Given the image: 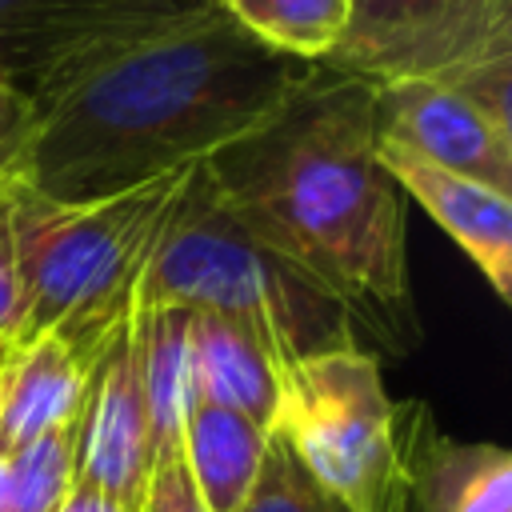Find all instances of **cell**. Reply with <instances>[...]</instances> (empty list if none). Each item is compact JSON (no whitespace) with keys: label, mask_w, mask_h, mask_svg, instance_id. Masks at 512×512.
Returning <instances> with one entry per match:
<instances>
[{"label":"cell","mask_w":512,"mask_h":512,"mask_svg":"<svg viewBox=\"0 0 512 512\" xmlns=\"http://www.w3.org/2000/svg\"><path fill=\"white\" fill-rule=\"evenodd\" d=\"M376 144L372 84L316 64L268 120L204 160L232 212L364 320L408 308L404 192Z\"/></svg>","instance_id":"7a4b0ae2"},{"label":"cell","mask_w":512,"mask_h":512,"mask_svg":"<svg viewBox=\"0 0 512 512\" xmlns=\"http://www.w3.org/2000/svg\"><path fill=\"white\" fill-rule=\"evenodd\" d=\"M4 376H8V352L0 344V408H4Z\"/></svg>","instance_id":"cb8c5ba5"},{"label":"cell","mask_w":512,"mask_h":512,"mask_svg":"<svg viewBox=\"0 0 512 512\" xmlns=\"http://www.w3.org/2000/svg\"><path fill=\"white\" fill-rule=\"evenodd\" d=\"M56 512H132V508L120 504L116 496H108V492L84 484V480H72V488L64 492V500H60Z\"/></svg>","instance_id":"7402d4cb"},{"label":"cell","mask_w":512,"mask_h":512,"mask_svg":"<svg viewBox=\"0 0 512 512\" xmlns=\"http://www.w3.org/2000/svg\"><path fill=\"white\" fill-rule=\"evenodd\" d=\"M396 456L424 512H512L508 448L444 436L420 400L396 408Z\"/></svg>","instance_id":"8fae6325"},{"label":"cell","mask_w":512,"mask_h":512,"mask_svg":"<svg viewBox=\"0 0 512 512\" xmlns=\"http://www.w3.org/2000/svg\"><path fill=\"white\" fill-rule=\"evenodd\" d=\"M28 132H32V100L0 76V184L20 172Z\"/></svg>","instance_id":"44dd1931"},{"label":"cell","mask_w":512,"mask_h":512,"mask_svg":"<svg viewBox=\"0 0 512 512\" xmlns=\"http://www.w3.org/2000/svg\"><path fill=\"white\" fill-rule=\"evenodd\" d=\"M20 268H16V240H12V204L8 180L0 184V344H12L20 332Z\"/></svg>","instance_id":"ffe728a7"},{"label":"cell","mask_w":512,"mask_h":512,"mask_svg":"<svg viewBox=\"0 0 512 512\" xmlns=\"http://www.w3.org/2000/svg\"><path fill=\"white\" fill-rule=\"evenodd\" d=\"M192 168L164 172L140 188L60 204L8 180L12 240L20 268V332L12 344L52 332L88 368L132 320L152 244Z\"/></svg>","instance_id":"277c9868"},{"label":"cell","mask_w":512,"mask_h":512,"mask_svg":"<svg viewBox=\"0 0 512 512\" xmlns=\"http://www.w3.org/2000/svg\"><path fill=\"white\" fill-rule=\"evenodd\" d=\"M136 304H176L232 320L272 364L360 344L364 316L260 240L224 200L208 164H192L144 264Z\"/></svg>","instance_id":"3957f363"},{"label":"cell","mask_w":512,"mask_h":512,"mask_svg":"<svg viewBox=\"0 0 512 512\" xmlns=\"http://www.w3.org/2000/svg\"><path fill=\"white\" fill-rule=\"evenodd\" d=\"M188 344H192V376L196 396L248 416L252 424L272 432L276 420V364L272 356L232 320L188 308Z\"/></svg>","instance_id":"4fadbf2b"},{"label":"cell","mask_w":512,"mask_h":512,"mask_svg":"<svg viewBox=\"0 0 512 512\" xmlns=\"http://www.w3.org/2000/svg\"><path fill=\"white\" fill-rule=\"evenodd\" d=\"M140 336V372L152 420V444L180 448V428L188 412L200 404L192 376V344H188V308L176 304H136L132 308Z\"/></svg>","instance_id":"9a60e30c"},{"label":"cell","mask_w":512,"mask_h":512,"mask_svg":"<svg viewBox=\"0 0 512 512\" xmlns=\"http://www.w3.org/2000/svg\"><path fill=\"white\" fill-rule=\"evenodd\" d=\"M272 432L348 512H384L396 476V404L372 352L352 344L280 364Z\"/></svg>","instance_id":"8992f818"},{"label":"cell","mask_w":512,"mask_h":512,"mask_svg":"<svg viewBox=\"0 0 512 512\" xmlns=\"http://www.w3.org/2000/svg\"><path fill=\"white\" fill-rule=\"evenodd\" d=\"M324 64L368 84L436 80L512 128V0H348Z\"/></svg>","instance_id":"5b68a950"},{"label":"cell","mask_w":512,"mask_h":512,"mask_svg":"<svg viewBox=\"0 0 512 512\" xmlns=\"http://www.w3.org/2000/svg\"><path fill=\"white\" fill-rule=\"evenodd\" d=\"M140 512H208L192 488V476L180 460V448H160L152 456V472L144 484Z\"/></svg>","instance_id":"d6986e66"},{"label":"cell","mask_w":512,"mask_h":512,"mask_svg":"<svg viewBox=\"0 0 512 512\" xmlns=\"http://www.w3.org/2000/svg\"><path fill=\"white\" fill-rule=\"evenodd\" d=\"M268 436L272 432L252 424L248 416H236L208 400L188 412L180 428V460L208 512H236L244 504L260 476Z\"/></svg>","instance_id":"5bb4252c"},{"label":"cell","mask_w":512,"mask_h":512,"mask_svg":"<svg viewBox=\"0 0 512 512\" xmlns=\"http://www.w3.org/2000/svg\"><path fill=\"white\" fill-rule=\"evenodd\" d=\"M152 420L140 372V336L128 320L88 368V392L76 420V480L140 512L152 472Z\"/></svg>","instance_id":"ba28073f"},{"label":"cell","mask_w":512,"mask_h":512,"mask_svg":"<svg viewBox=\"0 0 512 512\" xmlns=\"http://www.w3.org/2000/svg\"><path fill=\"white\" fill-rule=\"evenodd\" d=\"M312 68L264 48L208 0L40 92L16 176L60 204L140 188L268 120Z\"/></svg>","instance_id":"6da1fadb"},{"label":"cell","mask_w":512,"mask_h":512,"mask_svg":"<svg viewBox=\"0 0 512 512\" xmlns=\"http://www.w3.org/2000/svg\"><path fill=\"white\" fill-rule=\"evenodd\" d=\"M236 512H348V508L340 500H332L296 464V456L284 448V440L272 432L264 464H260V476H256L252 492L244 496V504Z\"/></svg>","instance_id":"ac0fdd59"},{"label":"cell","mask_w":512,"mask_h":512,"mask_svg":"<svg viewBox=\"0 0 512 512\" xmlns=\"http://www.w3.org/2000/svg\"><path fill=\"white\" fill-rule=\"evenodd\" d=\"M372 92L384 140L512 196V128H500L472 100L436 80H392L372 84Z\"/></svg>","instance_id":"9c48e42d"},{"label":"cell","mask_w":512,"mask_h":512,"mask_svg":"<svg viewBox=\"0 0 512 512\" xmlns=\"http://www.w3.org/2000/svg\"><path fill=\"white\" fill-rule=\"evenodd\" d=\"M384 512H424L420 500H416V488H412V480H408V472H404V464H400V456H396V476H392Z\"/></svg>","instance_id":"603a6c76"},{"label":"cell","mask_w":512,"mask_h":512,"mask_svg":"<svg viewBox=\"0 0 512 512\" xmlns=\"http://www.w3.org/2000/svg\"><path fill=\"white\" fill-rule=\"evenodd\" d=\"M376 152L396 188L412 196L464 248V256L480 268L500 300H512V196L452 168H440L384 136Z\"/></svg>","instance_id":"30bf717a"},{"label":"cell","mask_w":512,"mask_h":512,"mask_svg":"<svg viewBox=\"0 0 512 512\" xmlns=\"http://www.w3.org/2000/svg\"><path fill=\"white\" fill-rule=\"evenodd\" d=\"M76 480V420L0 452V512H56Z\"/></svg>","instance_id":"e0dca14e"},{"label":"cell","mask_w":512,"mask_h":512,"mask_svg":"<svg viewBox=\"0 0 512 512\" xmlns=\"http://www.w3.org/2000/svg\"><path fill=\"white\" fill-rule=\"evenodd\" d=\"M208 0H0V76L28 100Z\"/></svg>","instance_id":"52a82bcc"},{"label":"cell","mask_w":512,"mask_h":512,"mask_svg":"<svg viewBox=\"0 0 512 512\" xmlns=\"http://www.w3.org/2000/svg\"><path fill=\"white\" fill-rule=\"evenodd\" d=\"M4 408H0V452H12L60 424L80 420L88 392V364L52 332L4 344Z\"/></svg>","instance_id":"7c38bea8"},{"label":"cell","mask_w":512,"mask_h":512,"mask_svg":"<svg viewBox=\"0 0 512 512\" xmlns=\"http://www.w3.org/2000/svg\"><path fill=\"white\" fill-rule=\"evenodd\" d=\"M232 24H240L264 48L324 64L348 24V0H212Z\"/></svg>","instance_id":"2e32d148"}]
</instances>
